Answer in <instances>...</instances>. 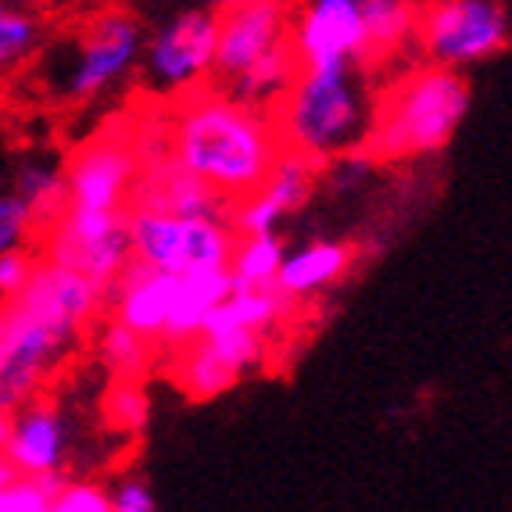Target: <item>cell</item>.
I'll return each instance as SVG.
<instances>
[{"label":"cell","mask_w":512,"mask_h":512,"mask_svg":"<svg viewBox=\"0 0 512 512\" xmlns=\"http://www.w3.org/2000/svg\"><path fill=\"white\" fill-rule=\"evenodd\" d=\"M108 287L43 258L18 294L0 298V412L40 398L101 312Z\"/></svg>","instance_id":"6da1fadb"},{"label":"cell","mask_w":512,"mask_h":512,"mask_svg":"<svg viewBox=\"0 0 512 512\" xmlns=\"http://www.w3.org/2000/svg\"><path fill=\"white\" fill-rule=\"evenodd\" d=\"M280 151L273 111L237 101L226 90L183 97L169 122V154L226 201H240L262 187Z\"/></svg>","instance_id":"7a4b0ae2"},{"label":"cell","mask_w":512,"mask_h":512,"mask_svg":"<svg viewBox=\"0 0 512 512\" xmlns=\"http://www.w3.org/2000/svg\"><path fill=\"white\" fill-rule=\"evenodd\" d=\"M470 111V83L448 65H419L376 97L359 151L369 165L427 158L452 144Z\"/></svg>","instance_id":"3957f363"},{"label":"cell","mask_w":512,"mask_h":512,"mask_svg":"<svg viewBox=\"0 0 512 512\" xmlns=\"http://www.w3.org/2000/svg\"><path fill=\"white\" fill-rule=\"evenodd\" d=\"M373 104L366 65H301L287 94L276 101L273 122L283 147L305 154L316 165L341 162L359 151Z\"/></svg>","instance_id":"277c9868"},{"label":"cell","mask_w":512,"mask_h":512,"mask_svg":"<svg viewBox=\"0 0 512 512\" xmlns=\"http://www.w3.org/2000/svg\"><path fill=\"white\" fill-rule=\"evenodd\" d=\"M144 26L122 8L101 11L94 22L65 47L54 94L69 104H94L115 94L144 58Z\"/></svg>","instance_id":"5b68a950"},{"label":"cell","mask_w":512,"mask_h":512,"mask_svg":"<svg viewBox=\"0 0 512 512\" xmlns=\"http://www.w3.org/2000/svg\"><path fill=\"white\" fill-rule=\"evenodd\" d=\"M215 40H219V15L201 4L172 11L144 36L140 72L151 94L183 97L205 90L215 79Z\"/></svg>","instance_id":"8992f818"},{"label":"cell","mask_w":512,"mask_h":512,"mask_svg":"<svg viewBox=\"0 0 512 512\" xmlns=\"http://www.w3.org/2000/svg\"><path fill=\"white\" fill-rule=\"evenodd\" d=\"M237 244L230 215H172L129 208V248L137 262L165 273H190L226 265Z\"/></svg>","instance_id":"52a82bcc"},{"label":"cell","mask_w":512,"mask_h":512,"mask_svg":"<svg viewBox=\"0 0 512 512\" xmlns=\"http://www.w3.org/2000/svg\"><path fill=\"white\" fill-rule=\"evenodd\" d=\"M265 351H269V333L248 330L244 323L226 316L222 308H215L205 330L183 348H176L172 380L194 402H212L230 387H237L244 373L262 366Z\"/></svg>","instance_id":"ba28073f"},{"label":"cell","mask_w":512,"mask_h":512,"mask_svg":"<svg viewBox=\"0 0 512 512\" xmlns=\"http://www.w3.org/2000/svg\"><path fill=\"white\" fill-rule=\"evenodd\" d=\"M509 36L502 0H430L416 22L423 58L459 72L502 54Z\"/></svg>","instance_id":"9c48e42d"},{"label":"cell","mask_w":512,"mask_h":512,"mask_svg":"<svg viewBox=\"0 0 512 512\" xmlns=\"http://www.w3.org/2000/svg\"><path fill=\"white\" fill-rule=\"evenodd\" d=\"M47 258L65 262L101 287H111L115 276L133 262L129 248V212H108V208H76L65 205L58 219L47 226Z\"/></svg>","instance_id":"30bf717a"},{"label":"cell","mask_w":512,"mask_h":512,"mask_svg":"<svg viewBox=\"0 0 512 512\" xmlns=\"http://www.w3.org/2000/svg\"><path fill=\"white\" fill-rule=\"evenodd\" d=\"M144 169L140 147L126 129H104L90 144H83L65 165V190L76 208H108L129 212L133 187Z\"/></svg>","instance_id":"8fae6325"},{"label":"cell","mask_w":512,"mask_h":512,"mask_svg":"<svg viewBox=\"0 0 512 512\" xmlns=\"http://www.w3.org/2000/svg\"><path fill=\"white\" fill-rule=\"evenodd\" d=\"M294 0H240L219 11L215 83L226 86L269 54L291 47Z\"/></svg>","instance_id":"7c38bea8"},{"label":"cell","mask_w":512,"mask_h":512,"mask_svg":"<svg viewBox=\"0 0 512 512\" xmlns=\"http://www.w3.org/2000/svg\"><path fill=\"white\" fill-rule=\"evenodd\" d=\"M298 65H369V33L362 0H298L291 18Z\"/></svg>","instance_id":"4fadbf2b"},{"label":"cell","mask_w":512,"mask_h":512,"mask_svg":"<svg viewBox=\"0 0 512 512\" xmlns=\"http://www.w3.org/2000/svg\"><path fill=\"white\" fill-rule=\"evenodd\" d=\"M319 187V165L305 154L283 147L262 187L251 190L230 205V222L237 233H280V226L291 215L312 201Z\"/></svg>","instance_id":"5bb4252c"},{"label":"cell","mask_w":512,"mask_h":512,"mask_svg":"<svg viewBox=\"0 0 512 512\" xmlns=\"http://www.w3.org/2000/svg\"><path fill=\"white\" fill-rule=\"evenodd\" d=\"M72 423L54 402L33 398L11 412L4 455L18 473H61L69 462Z\"/></svg>","instance_id":"9a60e30c"},{"label":"cell","mask_w":512,"mask_h":512,"mask_svg":"<svg viewBox=\"0 0 512 512\" xmlns=\"http://www.w3.org/2000/svg\"><path fill=\"white\" fill-rule=\"evenodd\" d=\"M230 205L233 201H226L219 190L208 187L172 154H158L144 162L137 187H133V201H129V208H154V212L172 215H230Z\"/></svg>","instance_id":"2e32d148"},{"label":"cell","mask_w":512,"mask_h":512,"mask_svg":"<svg viewBox=\"0 0 512 512\" xmlns=\"http://www.w3.org/2000/svg\"><path fill=\"white\" fill-rule=\"evenodd\" d=\"M176 280H180V273H165V269H154V265L133 258L108 287L111 316L158 344L165 323H169Z\"/></svg>","instance_id":"e0dca14e"},{"label":"cell","mask_w":512,"mask_h":512,"mask_svg":"<svg viewBox=\"0 0 512 512\" xmlns=\"http://www.w3.org/2000/svg\"><path fill=\"white\" fill-rule=\"evenodd\" d=\"M351 265L355 251L344 240H305L298 248H287L276 287L294 301H312L337 287L351 273Z\"/></svg>","instance_id":"ac0fdd59"},{"label":"cell","mask_w":512,"mask_h":512,"mask_svg":"<svg viewBox=\"0 0 512 512\" xmlns=\"http://www.w3.org/2000/svg\"><path fill=\"white\" fill-rule=\"evenodd\" d=\"M230 291H233V280H230V269H226V265L180 273L169 323H165V333H162V344L183 348L187 341H194L197 333L205 330L208 316L226 301Z\"/></svg>","instance_id":"d6986e66"},{"label":"cell","mask_w":512,"mask_h":512,"mask_svg":"<svg viewBox=\"0 0 512 512\" xmlns=\"http://www.w3.org/2000/svg\"><path fill=\"white\" fill-rule=\"evenodd\" d=\"M11 190H15L29 208H33L40 230L51 219H58V212L69 201V190H65V165L58 158H47V154H29L11 169Z\"/></svg>","instance_id":"ffe728a7"},{"label":"cell","mask_w":512,"mask_h":512,"mask_svg":"<svg viewBox=\"0 0 512 512\" xmlns=\"http://www.w3.org/2000/svg\"><path fill=\"white\" fill-rule=\"evenodd\" d=\"M94 351H97V362H101L111 380H140L154 362L151 337L137 333L133 326L119 323L115 316L97 326Z\"/></svg>","instance_id":"44dd1931"},{"label":"cell","mask_w":512,"mask_h":512,"mask_svg":"<svg viewBox=\"0 0 512 512\" xmlns=\"http://www.w3.org/2000/svg\"><path fill=\"white\" fill-rule=\"evenodd\" d=\"M369 33V61L394 58L405 43L416 40L419 11L412 0H362Z\"/></svg>","instance_id":"7402d4cb"},{"label":"cell","mask_w":512,"mask_h":512,"mask_svg":"<svg viewBox=\"0 0 512 512\" xmlns=\"http://www.w3.org/2000/svg\"><path fill=\"white\" fill-rule=\"evenodd\" d=\"M283 255H287V244L280 233H237L233 255L226 262L233 287H273Z\"/></svg>","instance_id":"603a6c76"},{"label":"cell","mask_w":512,"mask_h":512,"mask_svg":"<svg viewBox=\"0 0 512 512\" xmlns=\"http://www.w3.org/2000/svg\"><path fill=\"white\" fill-rule=\"evenodd\" d=\"M43 26L40 18L0 0V76H11L40 54Z\"/></svg>","instance_id":"cb8c5ba5"},{"label":"cell","mask_w":512,"mask_h":512,"mask_svg":"<svg viewBox=\"0 0 512 512\" xmlns=\"http://www.w3.org/2000/svg\"><path fill=\"white\" fill-rule=\"evenodd\" d=\"M101 412H104V423L115 434L137 437L151 423V398H147L140 380H111V387L104 391Z\"/></svg>","instance_id":"d4e9b609"},{"label":"cell","mask_w":512,"mask_h":512,"mask_svg":"<svg viewBox=\"0 0 512 512\" xmlns=\"http://www.w3.org/2000/svg\"><path fill=\"white\" fill-rule=\"evenodd\" d=\"M61 473H15L11 484L0 491V512H51L58 495Z\"/></svg>","instance_id":"484cf974"},{"label":"cell","mask_w":512,"mask_h":512,"mask_svg":"<svg viewBox=\"0 0 512 512\" xmlns=\"http://www.w3.org/2000/svg\"><path fill=\"white\" fill-rule=\"evenodd\" d=\"M36 230H40V222H36L33 208L11 187H0V251L26 248Z\"/></svg>","instance_id":"4316f807"},{"label":"cell","mask_w":512,"mask_h":512,"mask_svg":"<svg viewBox=\"0 0 512 512\" xmlns=\"http://www.w3.org/2000/svg\"><path fill=\"white\" fill-rule=\"evenodd\" d=\"M51 512H111V487L90 477H65Z\"/></svg>","instance_id":"83f0119b"},{"label":"cell","mask_w":512,"mask_h":512,"mask_svg":"<svg viewBox=\"0 0 512 512\" xmlns=\"http://www.w3.org/2000/svg\"><path fill=\"white\" fill-rule=\"evenodd\" d=\"M154 491L144 477L129 473L119 477V484H111V512H151L154 509Z\"/></svg>","instance_id":"f1b7e54d"},{"label":"cell","mask_w":512,"mask_h":512,"mask_svg":"<svg viewBox=\"0 0 512 512\" xmlns=\"http://www.w3.org/2000/svg\"><path fill=\"white\" fill-rule=\"evenodd\" d=\"M36 269V258L29 255V248H11L0 251V298H11L29 283Z\"/></svg>","instance_id":"f546056e"},{"label":"cell","mask_w":512,"mask_h":512,"mask_svg":"<svg viewBox=\"0 0 512 512\" xmlns=\"http://www.w3.org/2000/svg\"><path fill=\"white\" fill-rule=\"evenodd\" d=\"M15 466H11V459H8V455H4V452H0V491H4V487H8L11 484V477H15Z\"/></svg>","instance_id":"4dcf8cb0"},{"label":"cell","mask_w":512,"mask_h":512,"mask_svg":"<svg viewBox=\"0 0 512 512\" xmlns=\"http://www.w3.org/2000/svg\"><path fill=\"white\" fill-rule=\"evenodd\" d=\"M194 4H201V8H208V11H226V8H233V4H240V0H194Z\"/></svg>","instance_id":"1f68e13d"},{"label":"cell","mask_w":512,"mask_h":512,"mask_svg":"<svg viewBox=\"0 0 512 512\" xmlns=\"http://www.w3.org/2000/svg\"><path fill=\"white\" fill-rule=\"evenodd\" d=\"M8 430H11V416H8V412H0V452H4V441H8Z\"/></svg>","instance_id":"d6a6232c"},{"label":"cell","mask_w":512,"mask_h":512,"mask_svg":"<svg viewBox=\"0 0 512 512\" xmlns=\"http://www.w3.org/2000/svg\"><path fill=\"white\" fill-rule=\"evenodd\" d=\"M8 169V151H4V129H0V172Z\"/></svg>","instance_id":"836d02e7"}]
</instances>
